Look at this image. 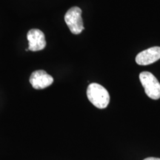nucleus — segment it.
Listing matches in <instances>:
<instances>
[{
  "label": "nucleus",
  "instance_id": "obj_1",
  "mask_svg": "<svg viewBox=\"0 0 160 160\" xmlns=\"http://www.w3.org/2000/svg\"><path fill=\"white\" fill-rule=\"evenodd\" d=\"M87 96L89 101L99 109L107 108L110 102L109 93L99 84L92 83L89 85L87 89Z\"/></svg>",
  "mask_w": 160,
  "mask_h": 160
},
{
  "label": "nucleus",
  "instance_id": "obj_2",
  "mask_svg": "<svg viewBox=\"0 0 160 160\" xmlns=\"http://www.w3.org/2000/svg\"><path fill=\"white\" fill-rule=\"evenodd\" d=\"M139 79L148 97L154 100L160 99V83L153 73L148 71L142 72Z\"/></svg>",
  "mask_w": 160,
  "mask_h": 160
},
{
  "label": "nucleus",
  "instance_id": "obj_3",
  "mask_svg": "<svg viewBox=\"0 0 160 160\" xmlns=\"http://www.w3.org/2000/svg\"><path fill=\"white\" fill-rule=\"evenodd\" d=\"M65 21L73 34H79L84 30L82 10L79 8L73 7L70 8L65 13Z\"/></svg>",
  "mask_w": 160,
  "mask_h": 160
},
{
  "label": "nucleus",
  "instance_id": "obj_4",
  "mask_svg": "<svg viewBox=\"0 0 160 160\" xmlns=\"http://www.w3.org/2000/svg\"><path fill=\"white\" fill-rule=\"evenodd\" d=\"M28 40V51H39L45 48L46 41L43 32L39 29L30 30L27 34Z\"/></svg>",
  "mask_w": 160,
  "mask_h": 160
},
{
  "label": "nucleus",
  "instance_id": "obj_5",
  "mask_svg": "<svg viewBox=\"0 0 160 160\" xmlns=\"http://www.w3.org/2000/svg\"><path fill=\"white\" fill-rule=\"evenodd\" d=\"M53 82V78L45 71L39 70L32 73L30 77V83L33 88L40 90L48 88Z\"/></svg>",
  "mask_w": 160,
  "mask_h": 160
},
{
  "label": "nucleus",
  "instance_id": "obj_6",
  "mask_svg": "<svg viewBox=\"0 0 160 160\" xmlns=\"http://www.w3.org/2000/svg\"><path fill=\"white\" fill-rule=\"evenodd\" d=\"M160 59V47H152L140 52L136 57V62L139 65H148Z\"/></svg>",
  "mask_w": 160,
  "mask_h": 160
},
{
  "label": "nucleus",
  "instance_id": "obj_7",
  "mask_svg": "<svg viewBox=\"0 0 160 160\" xmlns=\"http://www.w3.org/2000/svg\"><path fill=\"white\" fill-rule=\"evenodd\" d=\"M144 160H160V158H157V157H148L146 158Z\"/></svg>",
  "mask_w": 160,
  "mask_h": 160
}]
</instances>
